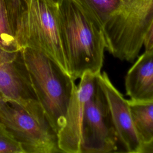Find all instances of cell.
Listing matches in <instances>:
<instances>
[{
  "label": "cell",
  "mask_w": 153,
  "mask_h": 153,
  "mask_svg": "<svg viewBox=\"0 0 153 153\" xmlns=\"http://www.w3.org/2000/svg\"><path fill=\"white\" fill-rule=\"evenodd\" d=\"M0 48L9 52L22 49L11 26L4 0H0Z\"/></svg>",
  "instance_id": "cell-13"
},
{
  "label": "cell",
  "mask_w": 153,
  "mask_h": 153,
  "mask_svg": "<svg viewBox=\"0 0 153 153\" xmlns=\"http://www.w3.org/2000/svg\"><path fill=\"white\" fill-rule=\"evenodd\" d=\"M98 79L106 97L113 124L124 152L140 153V143L128 100L115 87L106 73H99Z\"/></svg>",
  "instance_id": "cell-9"
},
{
  "label": "cell",
  "mask_w": 153,
  "mask_h": 153,
  "mask_svg": "<svg viewBox=\"0 0 153 153\" xmlns=\"http://www.w3.org/2000/svg\"><path fill=\"white\" fill-rule=\"evenodd\" d=\"M103 25L118 10L123 0H76Z\"/></svg>",
  "instance_id": "cell-12"
},
{
  "label": "cell",
  "mask_w": 153,
  "mask_h": 153,
  "mask_svg": "<svg viewBox=\"0 0 153 153\" xmlns=\"http://www.w3.org/2000/svg\"><path fill=\"white\" fill-rule=\"evenodd\" d=\"M128 102L140 143V153L153 152V101Z\"/></svg>",
  "instance_id": "cell-11"
},
{
  "label": "cell",
  "mask_w": 153,
  "mask_h": 153,
  "mask_svg": "<svg viewBox=\"0 0 153 153\" xmlns=\"http://www.w3.org/2000/svg\"><path fill=\"white\" fill-rule=\"evenodd\" d=\"M51 1H53V2H54L55 3H56V4H59L62 0H51Z\"/></svg>",
  "instance_id": "cell-17"
},
{
  "label": "cell",
  "mask_w": 153,
  "mask_h": 153,
  "mask_svg": "<svg viewBox=\"0 0 153 153\" xmlns=\"http://www.w3.org/2000/svg\"><path fill=\"white\" fill-rule=\"evenodd\" d=\"M143 46L145 50L153 48V21L145 36Z\"/></svg>",
  "instance_id": "cell-16"
},
{
  "label": "cell",
  "mask_w": 153,
  "mask_h": 153,
  "mask_svg": "<svg viewBox=\"0 0 153 153\" xmlns=\"http://www.w3.org/2000/svg\"><path fill=\"white\" fill-rule=\"evenodd\" d=\"M0 123L21 143L25 153L62 152L57 134L49 122L15 100L0 96Z\"/></svg>",
  "instance_id": "cell-5"
},
{
  "label": "cell",
  "mask_w": 153,
  "mask_h": 153,
  "mask_svg": "<svg viewBox=\"0 0 153 153\" xmlns=\"http://www.w3.org/2000/svg\"><path fill=\"white\" fill-rule=\"evenodd\" d=\"M0 153H25L21 143L0 123Z\"/></svg>",
  "instance_id": "cell-15"
},
{
  "label": "cell",
  "mask_w": 153,
  "mask_h": 153,
  "mask_svg": "<svg viewBox=\"0 0 153 153\" xmlns=\"http://www.w3.org/2000/svg\"><path fill=\"white\" fill-rule=\"evenodd\" d=\"M99 74L84 73L79 84L76 85L63 125L57 133L58 145L62 152L81 153L82 123L85 109L98 84Z\"/></svg>",
  "instance_id": "cell-8"
},
{
  "label": "cell",
  "mask_w": 153,
  "mask_h": 153,
  "mask_svg": "<svg viewBox=\"0 0 153 153\" xmlns=\"http://www.w3.org/2000/svg\"><path fill=\"white\" fill-rule=\"evenodd\" d=\"M152 21L153 0H123L103 25L106 50L115 58L133 62Z\"/></svg>",
  "instance_id": "cell-3"
},
{
  "label": "cell",
  "mask_w": 153,
  "mask_h": 153,
  "mask_svg": "<svg viewBox=\"0 0 153 153\" xmlns=\"http://www.w3.org/2000/svg\"><path fill=\"white\" fill-rule=\"evenodd\" d=\"M125 88L132 101H153V48L145 50L128 71Z\"/></svg>",
  "instance_id": "cell-10"
},
{
  "label": "cell",
  "mask_w": 153,
  "mask_h": 153,
  "mask_svg": "<svg viewBox=\"0 0 153 153\" xmlns=\"http://www.w3.org/2000/svg\"><path fill=\"white\" fill-rule=\"evenodd\" d=\"M122 148L115 129L108 102L98 84L87 102L82 123L81 153L120 152Z\"/></svg>",
  "instance_id": "cell-6"
},
{
  "label": "cell",
  "mask_w": 153,
  "mask_h": 153,
  "mask_svg": "<svg viewBox=\"0 0 153 153\" xmlns=\"http://www.w3.org/2000/svg\"><path fill=\"white\" fill-rule=\"evenodd\" d=\"M58 20L71 78L75 81L85 72L100 73L106 50L102 23L76 0H62L58 4Z\"/></svg>",
  "instance_id": "cell-1"
},
{
  "label": "cell",
  "mask_w": 153,
  "mask_h": 153,
  "mask_svg": "<svg viewBox=\"0 0 153 153\" xmlns=\"http://www.w3.org/2000/svg\"><path fill=\"white\" fill-rule=\"evenodd\" d=\"M0 96L19 102L33 115L48 121L32 87L22 49L9 52L0 48Z\"/></svg>",
  "instance_id": "cell-7"
},
{
  "label": "cell",
  "mask_w": 153,
  "mask_h": 153,
  "mask_svg": "<svg viewBox=\"0 0 153 153\" xmlns=\"http://www.w3.org/2000/svg\"><path fill=\"white\" fill-rule=\"evenodd\" d=\"M10 23L16 36L25 22L32 0H4Z\"/></svg>",
  "instance_id": "cell-14"
},
{
  "label": "cell",
  "mask_w": 153,
  "mask_h": 153,
  "mask_svg": "<svg viewBox=\"0 0 153 153\" xmlns=\"http://www.w3.org/2000/svg\"><path fill=\"white\" fill-rule=\"evenodd\" d=\"M16 38L21 48L29 47L42 53L69 74L60 38L57 4L51 0H32Z\"/></svg>",
  "instance_id": "cell-4"
},
{
  "label": "cell",
  "mask_w": 153,
  "mask_h": 153,
  "mask_svg": "<svg viewBox=\"0 0 153 153\" xmlns=\"http://www.w3.org/2000/svg\"><path fill=\"white\" fill-rule=\"evenodd\" d=\"M22 53L39 103L57 134L76 87L75 80L42 53L29 47L22 48Z\"/></svg>",
  "instance_id": "cell-2"
}]
</instances>
